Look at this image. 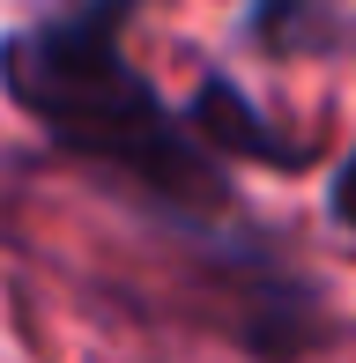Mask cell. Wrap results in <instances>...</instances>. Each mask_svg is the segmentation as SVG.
<instances>
[{
    "instance_id": "cell-1",
    "label": "cell",
    "mask_w": 356,
    "mask_h": 363,
    "mask_svg": "<svg viewBox=\"0 0 356 363\" xmlns=\"http://www.w3.org/2000/svg\"><path fill=\"white\" fill-rule=\"evenodd\" d=\"M119 0H96L74 23H30L0 45V82L8 96L45 126L67 156L111 163V171L141 178L149 193L186 208H216L223 178L201 148L186 141V126L171 119V104L149 89V74L119 52Z\"/></svg>"
},
{
    "instance_id": "cell-2",
    "label": "cell",
    "mask_w": 356,
    "mask_h": 363,
    "mask_svg": "<svg viewBox=\"0 0 356 363\" xmlns=\"http://www.w3.org/2000/svg\"><path fill=\"white\" fill-rule=\"evenodd\" d=\"M186 126H193V134H201L208 148L238 156V163H267V171H304V163H312V141H289V134H274L260 111L245 104V89H238L230 74H208L201 89H193Z\"/></svg>"
},
{
    "instance_id": "cell-3",
    "label": "cell",
    "mask_w": 356,
    "mask_h": 363,
    "mask_svg": "<svg viewBox=\"0 0 356 363\" xmlns=\"http://www.w3.org/2000/svg\"><path fill=\"white\" fill-rule=\"evenodd\" d=\"M342 38L334 0H252V45L267 52H327Z\"/></svg>"
},
{
    "instance_id": "cell-4",
    "label": "cell",
    "mask_w": 356,
    "mask_h": 363,
    "mask_svg": "<svg viewBox=\"0 0 356 363\" xmlns=\"http://www.w3.org/2000/svg\"><path fill=\"white\" fill-rule=\"evenodd\" d=\"M334 223L356 230V148H349V163L334 171Z\"/></svg>"
}]
</instances>
